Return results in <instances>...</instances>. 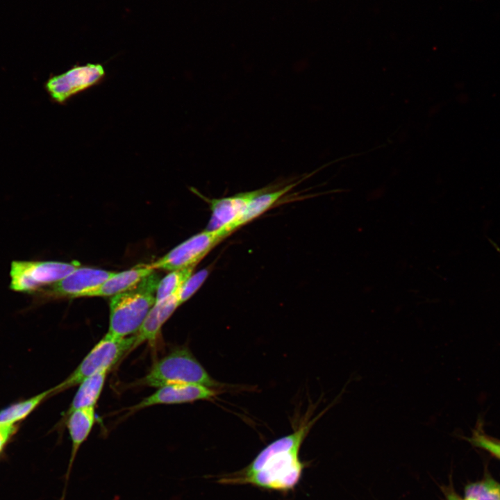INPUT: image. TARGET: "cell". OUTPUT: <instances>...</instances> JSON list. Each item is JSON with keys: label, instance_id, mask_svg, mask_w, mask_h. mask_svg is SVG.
<instances>
[{"label": "cell", "instance_id": "6da1fadb", "mask_svg": "<svg viewBox=\"0 0 500 500\" xmlns=\"http://www.w3.org/2000/svg\"><path fill=\"white\" fill-rule=\"evenodd\" d=\"M313 422L265 447L244 468L222 475L218 482L227 485H251L287 494L299 483L305 463L299 451Z\"/></svg>", "mask_w": 500, "mask_h": 500}, {"label": "cell", "instance_id": "7a4b0ae2", "mask_svg": "<svg viewBox=\"0 0 500 500\" xmlns=\"http://www.w3.org/2000/svg\"><path fill=\"white\" fill-rule=\"evenodd\" d=\"M159 281L158 276L153 272L133 288L110 298L107 333L123 338L138 333L155 303Z\"/></svg>", "mask_w": 500, "mask_h": 500}, {"label": "cell", "instance_id": "3957f363", "mask_svg": "<svg viewBox=\"0 0 500 500\" xmlns=\"http://www.w3.org/2000/svg\"><path fill=\"white\" fill-rule=\"evenodd\" d=\"M141 384L160 388L173 383H194L209 388L218 384L186 347H178L158 360Z\"/></svg>", "mask_w": 500, "mask_h": 500}, {"label": "cell", "instance_id": "277c9868", "mask_svg": "<svg viewBox=\"0 0 500 500\" xmlns=\"http://www.w3.org/2000/svg\"><path fill=\"white\" fill-rule=\"evenodd\" d=\"M136 335L119 338L106 333L83 359L77 367L53 388L54 394L79 385L86 378L110 370L128 351L133 349Z\"/></svg>", "mask_w": 500, "mask_h": 500}, {"label": "cell", "instance_id": "5b68a950", "mask_svg": "<svg viewBox=\"0 0 500 500\" xmlns=\"http://www.w3.org/2000/svg\"><path fill=\"white\" fill-rule=\"evenodd\" d=\"M78 261L13 260L11 262L9 288L19 292L34 294L43 286L53 284L65 278L76 267Z\"/></svg>", "mask_w": 500, "mask_h": 500}, {"label": "cell", "instance_id": "8992f818", "mask_svg": "<svg viewBox=\"0 0 500 500\" xmlns=\"http://www.w3.org/2000/svg\"><path fill=\"white\" fill-rule=\"evenodd\" d=\"M230 234L221 228L199 233L151 263L154 269L174 271L194 267L218 243Z\"/></svg>", "mask_w": 500, "mask_h": 500}, {"label": "cell", "instance_id": "52a82bcc", "mask_svg": "<svg viewBox=\"0 0 500 500\" xmlns=\"http://www.w3.org/2000/svg\"><path fill=\"white\" fill-rule=\"evenodd\" d=\"M105 74V69L100 64L74 66L62 74L49 78L45 83V89L52 100L62 103L98 83Z\"/></svg>", "mask_w": 500, "mask_h": 500}, {"label": "cell", "instance_id": "ba28073f", "mask_svg": "<svg viewBox=\"0 0 500 500\" xmlns=\"http://www.w3.org/2000/svg\"><path fill=\"white\" fill-rule=\"evenodd\" d=\"M115 272L101 269L78 267L59 281L52 284L47 290H40L33 294L41 299L77 298L95 290Z\"/></svg>", "mask_w": 500, "mask_h": 500}, {"label": "cell", "instance_id": "9c48e42d", "mask_svg": "<svg viewBox=\"0 0 500 500\" xmlns=\"http://www.w3.org/2000/svg\"><path fill=\"white\" fill-rule=\"evenodd\" d=\"M216 395L211 388L194 383H173L158 388L151 395L133 406V410L158 404H174L210 399Z\"/></svg>", "mask_w": 500, "mask_h": 500}, {"label": "cell", "instance_id": "30bf717a", "mask_svg": "<svg viewBox=\"0 0 500 500\" xmlns=\"http://www.w3.org/2000/svg\"><path fill=\"white\" fill-rule=\"evenodd\" d=\"M272 188L273 186H267L219 199L206 198L210 205L211 215L205 230L216 231L234 222L251 199L264 192L270 190Z\"/></svg>", "mask_w": 500, "mask_h": 500}, {"label": "cell", "instance_id": "8fae6325", "mask_svg": "<svg viewBox=\"0 0 500 500\" xmlns=\"http://www.w3.org/2000/svg\"><path fill=\"white\" fill-rule=\"evenodd\" d=\"M67 427L72 441L71 453L65 474L61 500H64L73 465L82 444L86 440L95 422L94 407H84L72 411L67 417Z\"/></svg>", "mask_w": 500, "mask_h": 500}, {"label": "cell", "instance_id": "7c38bea8", "mask_svg": "<svg viewBox=\"0 0 500 500\" xmlns=\"http://www.w3.org/2000/svg\"><path fill=\"white\" fill-rule=\"evenodd\" d=\"M154 271L150 263L140 264L128 270L115 272L97 288L85 294L84 297H112L133 288Z\"/></svg>", "mask_w": 500, "mask_h": 500}, {"label": "cell", "instance_id": "4fadbf2b", "mask_svg": "<svg viewBox=\"0 0 500 500\" xmlns=\"http://www.w3.org/2000/svg\"><path fill=\"white\" fill-rule=\"evenodd\" d=\"M179 306L177 293L162 301L156 302L135 334L136 340L133 349L144 342L154 343L162 325Z\"/></svg>", "mask_w": 500, "mask_h": 500}, {"label": "cell", "instance_id": "5bb4252c", "mask_svg": "<svg viewBox=\"0 0 500 500\" xmlns=\"http://www.w3.org/2000/svg\"><path fill=\"white\" fill-rule=\"evenodd\" d=\"M297 184V183H292L279 190L274 191L270 190L256 196L249 201L240 216L234 222L222 228H224L231 234L238 228L252 221L269 209L283 196L295 187Z\"/></svg>", "mask_w": 500, "mask_h": 500}, {"label": "cell", "instance_id": "9a60e30c", "mask_svg": "<svg viewBox=\"0 0 500 500\" xmlns=\"http://www.w3.org/2000/svg\"><path fill=\"white\" fill-rule=\"evenodd\" d=\"M108 369H103L79 383L66 417L72 411L84 407H94L102 392Z\"/></svg>", "mask_w": 500, "mask_h": 500}, {"label": "cell", "instance_id": "2e32d148", "mask_svg": "<svg viewBox=\"0 0 500 500\" xmlns=\"http://www.w3.org/2000/svg\"><path fill=\"white\" fill-rule=\"evenodd\" d=\"M53 394V388H52L31 398L5 407L0 410V423L17 424L27 417L45 399Z\"/></svg>", "mask_w": 500, "mask_h": 500}, {"label": "cell", "instance_id": "e0dca14e", "mask_svg": "<svg viewBox=\"0 0 500 500\" xmlns=\"http://www.w3.org/2000/svg\"><path fill=\"white\" fill-rule=\"evenodd\" d=\"M194 268L171 271L160 280L156 291L155 303L176 294L185 281L192 274Z\"/></svg>", "mask_w": 500, "mask_h": 500}, {"label": "cell", "instance_id": "ac0fdd59", "mask_svg": "<svg viewBox=\"0 0 500 500\" xmlns=\"http://www.w3.org/2000/svg\"><path fill=\"white\" fill-rule=\"evenodd\" d=\"M465 494L473 500H500V483L488 476L467 485Z\"/></svg>", "mask_w": 500, "mask_h": 500}, {"label": "cell", "instance_id": "d6986e66", "mask_svg": "<svg viewBox=\"0 0 500 500\" xmlns=\"http://www.w3.org/2000/svg\"><path fill=\"white\" fill-rule=\"evenodd\" d=\"M208 268L202 269L194 274H192L183 283L177 292L179 304L188 301L202 285L209 275Z\"/></svg>", "mask_w": 500, "mask_h": 500}, {"label": "cell", "instance_id": "ffe728a7", "mask_svg": "<svg viewBox=\"0 0 500 500\" xmlns=\"http://www.w3.org/2000/svg\"><path fill=\"white\" fill-rule=\"evenodd\" d=\"M468 440L475 447L483 449L500 460V440L487 435L478 425Z\"/></svg>", "mask_w": 500, "mask_h": 500}, {"label": "cell", "instance_id": "44dd1931", "mask_svg": "<svg viewBox=\"0 0 500 500\" xmlns=\"http://www.w3.org/2000/svg\"><path fill=\"white\" fill-rule=\"evenodd\" d=\"M17 424L0 423V456L17 433Z\"/></svg>", "mask_w": 500, "mask_h": 500}, {"label": "cell", "instance_id": "7402d4cb", "mask_svg": "<svg viewBox=\"0 0 500 500\" xmlns=\"http://www.w3.org/2000/svg\"><path fill=\"white\" fill-rule=\"evenodd\" d=\"M465 500H473V499H465Z\"/></svg>", "mask_w": 500, "mask_h": 500}]
</instances>
